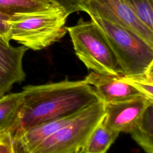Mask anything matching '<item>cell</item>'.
I'll use <instances>...</instances> for the list:
<instances>
[{
    "mask_svg": "<svg viewBox=\"0 0 153 153\" xmlns=\"http://www.w3.org/2000/svg\"><path fill=\"white\" fill-rule=\"evenodd\" d=\"M22 91V100L10 132L11 137L39 124L75 115L101 101L84 80L27 85Z\"/></svg>",
    "mask_w": 153,
    "mask_h": 153,
    "instance_id": "6da1fadb",
    "label": "cell"
},
{
    "mask_svg": "<svg viewBox=\"0 0 153 153\" xmlns=\"http://www.w3.org/2000/svg\"><path fill=\"white\" fill-rule=\"evenodd\" d=\"M69 15L62 7H58L10 16L7 20L10 39L28 49H44L65 35Z\"/></svg>",
    "mask_w": 153,
    "mask_h": 153,
    "instance_id": "7a4b0ae2",
    "label": "cell"
},
{
    "mask_svg": "<svg viewBox=\"0 0 153 153\" xmlns=\"http://www.w3.org/2000/svg\"><path fill=\"white\" fill-rule=\"evenodd\" d=\"M66 29L75 54L88 69L107 75H123L108 40L92 20L85 21L81 17L76 25Z\"/></svg>",
    "mask_w": 153,
    "mask_h": 153,
    "instance_id": "3957f363",
    "label": "cell"
},
{
    "mask_svg": "<svg viewBox=\"0 0 153 153\" xmlns=\"http://www.w3.org/2000/svg\"><path fill=\"white\" fill-rule=\"evenodd\" d=\"M90 17L108 40L124 76L142 74L153 67V46L127 28L97 16Z\"/></svg>",
    "mask_w": 153,
    "mask_h": 153,
    "instance_id": "277c9868",
    "label": "cell"
},
{
    "mask_svg": "<svg viewBox=\"0 0 153 153\" xmlns=\"http://www.w3.org/2000/svg\"><path fill=\"white\" fill-rule=\"evenodd\" d=\"M104 115L103 102L90 105L52 134L32 153H83L89 136Z\"/></svg>",
    "mask_w": 153,
    "mask_h": 153,
    "instance_id": "5b68a950",
    "label": "cell"
},
{
    "mask_svg": "<svg viewBox=\"0 0 153 153\" xmlns=\"http://www.w3.org/2000/svg\"><path fill=\"white\" fill-rule=\"evenodd\" d=\"M78 10L127 28L153 46V31L136 17L125 0H80Z\"/></svg>",
    "mask_w": 153,
    "mask_h": 153,
    "instance_id": "8992f818",
    "label": "cell"
},
{
    "mask_svg": "<svg viewBox=\"0 0 153 153\" xmlns=\"http://www.w3.org/2000/svg\"><path fill=\"white\" fill-rule=\"evenodd\" d=\"M152 103L153 101L146 97L105 103L102 122L110 130L129 133L145 109Z\"/></svg>",
    "mask_w": 153,
    "mask_h": 153,
    "instance_id": "52a82bcc",
    "label": "cell"
},
{
    "mask_svg": "<svg viewBox=\"0 0 153 153\" xmlns=\"http://www.w3.org/2000/svg\"><path fill=\"white\" fill-rule=\"evenodd\" d=\"M84 81L93 88L99 99L104 103L146 97L129 84L120 80L118 76L92 71L86 76Z\"/></svg>",
    "mask_w": 153,
    "mask_h": 153,
    "instance_id": "ba28073f",
    "label": "cell"
},
{
    "mask_svg": "<svg viewBox=\"0 0 153 153\" xmlns=\"http://www.w3.org/2000/svg\"><path fill=\"white\" fill-rule=\"evenodd\" d=\"M28 48L0 42V95L8 93L13 85L25 79L23 59Z\"/></svg>",
    "mask_w": 153,
    "mask_h": 153,
    "instance_id": "9c48e42d",
    "label": "cell"
},
{
    "mask_svg": "<svg viewBox=\"0 0 153 153\" xmlns=\"http://www.w3.org/2000/svg\"><path fill=\"white\" fill-rule=\"evenodd\" d=\"M76 114L39 124L11 137L14 153H32L39 145L69 123Z\"/></svg>",
    "mask_w": 153,
    "mask_h": 153,
    "instance_id": "30bf717a",
    "label": "cell"
},
{
    "mask_svg": "<svg viewBox=\"0 0 153 153\" xmlns=\"http://www.w3.org/2000/svg\"><path fill=\"white\" fill-rule=\"evenodd\" d=\"M129 133L145 153H153V103L145 109Z\"/></svg>",
    "mask_w": 153,
    "mask_h": 153,
    "instance_id": "8fae6325",
    "label": "cell"
},
{
    "mask_svg": "<svg viewBox=\"0 0 153 153\" xmlns=\"http://www.w3.org/2000/svg\"><path fill=\"white\" fill-rule=\"evenodd\" d=\"M58 7L51 0H0V13L10 17Z\"/></svg>",
    "mask_w": 153,
    "mask_h": 153,
    "instance_id": "7c38bea8",
    "label": "cell"
},
{
    "mask_svg": "<svg viewBox=\"0 0 153 153\" xmlns=\"http://www.w3.org/2000/svg\"><path fill=\"white\" fill-rule=\"evenodd\" d=\"M119 134L106 127L102 120L89 136L83 153H106Z\"/></svg>",
    "mask_w": 153,
    "mask_h": 153,
    "instance_id": "4fadbf2b",
    "label": "cell"
},
{
    "mask_svg": "<svg viewBox=\"0 0 153 153\" xmlns=\"http://www.w3.org/2000/svg\"><path fill=\"white\" fill-rule=\"evenodd\" d=\"M22 97V91L0 95V131L10 132L13 128Z\"/></svg>",
    "mask_w": 153,
    "mask_h": 153,
    "instance_id": "5bb4252c",
    "label": "cell"
},
{
    "mask_svg": "<svg viewBox=\"0 0 153 153\" xmlns=\"http://www.w3.org/2000/svg\"><path fill=\"white\" fill-rule=\"evenodd\" d=\"M118 78L131 85L149 100L153 101V67L146 72L133 76H118Z\"/></svg>",
    "mask_w": 153,
    "mask_h": 153,
    "instance_id": "9a60e30c",
    "label": "cell"
},
{
    "mask_svg": "<svg viewBox=\"0 0 153 153\" xmlns=\"http://www.w3.org/2000/svg\"><path fill=\"white\" fill-rule=\"evenodd\" d=\"M136 17L153 31V0H125Z\"/></svg>",
    "mask_w": 153,
    "mask_h": 153,
    "instance_id": "2e32d148",
    "label": "cell"
},
{
    "mask_svg": "<svg viewBox=\"0 0 153 153\" xmlns=\"http://www.w3.org/2000/svg\"><path fill=\"white\" fill-rule=\"evenodd\" d=\"M10 17L0 13V42L10 44V26L7 20Z\"/></svg>",
    "mask_w": 153,
    "mask_h": 153,
    "instance_id": "e0dca14e",
    "label": "cell"
},
{
    "mask_svg": "<svg viewBox=\"0 0 153 153\" xmlns=\"http://www.w3.org/2000/svg\"><path fill=\"white\" fill-rule=\"evenodd\" d=\"M59 6L62 7L68 13L78 11V4L80 0H51Z\"/></svg>",
    "mask_w": 153,
    "mask_h": 153,
    "instance_id": "ac0fdd59",
    "label": "cell"
},
{
    "mask_svg": "<svg viewBox=\"0 0 153 153\" xmlns=\"http://www.w3.org/2000/svg\"><path fill=\"white\" fill-rule=\"evenodd\" d=\"M0 153H14L10 133L0 142Z\"/></svg>",
    "mask_w": 153,
    "mask_h": 153,
    "instance_id": "d6986e66",
    "label": "cell"
},
{
    "mask_svg": "<svg viewBox=\"0 0 153 153\" xmlns=\"http://www.w3.org/2000/svg\"><path fill=\"white\" fill-rule=\"evenodd\" d=\"M9 133L10 132L7 130L0 131V142H1Z\"/></svg>",
    "mask_w": 153,
    "mask_h": 153,
    "instance_id": "ffe728a7",
    "label": "cell"
}]
</instances>
